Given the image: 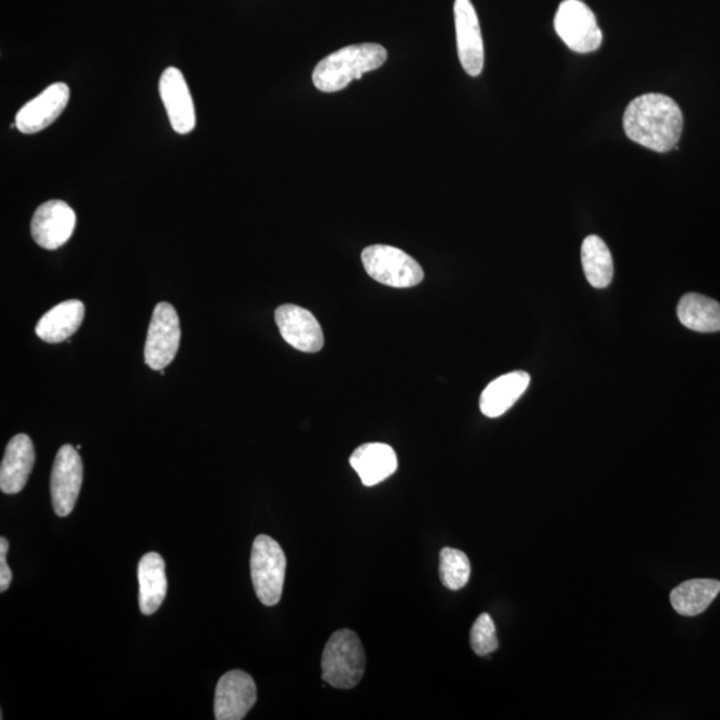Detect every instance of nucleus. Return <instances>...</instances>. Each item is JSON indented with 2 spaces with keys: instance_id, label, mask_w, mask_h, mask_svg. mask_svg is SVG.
<instances>
[{
  "instance_id": "1",
  "label": "nucleus",
  "mask_w": 720,
  "mask_h": 720,
  "mask_svg": "<svg viewBox=\"0 0 720 720\" xmlns=\"http://www.w3.org/2000/svg\"><path fill=\"white\" fill-rule=\"evenodd\" d=\"M626 136L632 142L657 152L676 150L683 132V113L676 100L663 93H644L627 106Z\"/></svg>"
},
{
  "instance_id": "2",
  "label": "nucleus",
  "mask_w": 720,
  "mask_h": 720,
  "mask_svg": "<svg viewBox=\"0 0 720 720\" xmlns=\"http://www.w3.org/2000/svg\"><path fill=\"white\" fill-rule=\"evenodd\" d=\"M387 60L383 46L362 43L343 47L320 60L312 72V83L319 91L337 92L352 80L382 67Z\"/></svg>"
},
{
  "instance_id": "3",
  "label": "nucleus",
  "mask_w": 720,
  "mask_h": 720,
  "mask_svg": "<svg viewBox=\"0 0 720 720\" xmlns=\"http://www.w3.org/2000/svg\"><path fill=\"white\" fill-rule=\"evenodd\" d=\"M366 656L356 632L339 630L327 642L322 657V678L339 690H350L363 678Z\"/></svg>"
},
{
  "instance_id": "4",
  "label": "nucleus",
  "mask_w": 720,
  "mask_h": 720,
  "mask_svg": "<svg viewBox=\"0 0 720 720\" xmlns=\"http://www.w3.org/2000/svg\"><path fill=\"white\" fill-rule=\"evenodd\" d=\"M251 578L253 590L264 606H276L282 598L286 577V556L277 540L259 536L251 551Z\"/></svg>"
},
{
  "instance_id": "5",
  "label": "nucleus",
  "mask_w": 720,
  "mask_h": 720,
  "mask_svg": "<svg viewBox=\"0 0 720 720\" xmlns=\"http://www.w3.org/2000/svg\"><path fill=\"white\" fill-rule=\"evenodd\" d=\"M362 262L372 279L396 289H409L424 279L423 269L417 260L397 247H367L362 252Z\"/></svg>"
},
{
  "instance_id": "6",
  "label": "nucleus",
  "mask_w": 720,
  "mask_h": 720,
  "mask_svg": "<svg viewBox=\"0 0 720 720\" xmlns=\"http://www.w3.org/2000/svg\"><path fill=\"white\" fill-rule=\"evenodd\" d=\"M553 27L570 50L579 53L597 51L603 36L597 18L582 0H564L560 3Z\"/></svg>"
},
{
  "instance_id": "7",
  "label": "nucleus",
  "mask_w": 720,
  "mask_h": 720,
  "mask_svg": "<svg viewBox=\"0 0 720 720\" xmlns=\"http://www.w3.org/2000/svg\"><path fill=\"white\" fill-rule=\"evenodd\" d=\"M180 343L179 317L170 303H159L153 309L144 344V362L160 371L177 357Z\"/></svg>"
},
{
  "instance_id": "8",
  "label": "nucleus",
  "mask_w": 720,
  "mask_h": 720,
  "mask_svg": "<svg viewBox=\"0 0 720 720\" xmlns=\"http://www.w3.org/2000/svg\"><path fill=\"white\" fill-rule=\"evenodd\" d=\"M83 483V463L71 444L60 447L51 472L52 507L58 517H67L77 504Z\"/></svg>"
},
{
  "instance_id": "9",
  "label": "nucleus",
  "mask_w": 720,
  "mask_h": 720,
  "mask_svg": "<svg viewBox=\"0 0 720 720\" xmlns=\"http://www.w3.org/2000/svg\"><path fill=\"white\" fill-rule=\"evenodd\" d=\"M77 226L76 212L63 200L39 206L31 220V236L46 250H57L69 242Z\"/></svg>"
},
{
  "instance_id": "10",
  "label": "nucleus",
  "mask_w": 720,
  "mask_h": 720,
  "mask_svg": "<svg viewBox=\"0 0 720 720\" xmlns=\"http://www.w3.org/2000/svg\"><path fill=\"white\" fill-rule=\"evenodd\" d=\"M159 93L173 131L186 136L196 129V106L182 71L166 69L159 79Z\"/></svg>"
},
{
  "instance_id": "11",
  "label": "nucleus",
  "mask_w": 720,
  "mask_h": 720,
  "mask_svg": "<svg viewBox=\"0 0 720 720\" xmlns=\"http://www.w3.org/2000/svg\"><path fill=\"white\" fill-rule=\"evenodd\" d=\"M453 16L460 63L470 77H478L484 66V47L479 19L471 0H456Z\"/></svg>"
},
{
  "instance_id": "12",
  "label": "nucleus",
  "mask_w": 720,
  "mask_h": 720,
  "mask_svg": "<svg viewBox=\"0 0 720 720\" xmlns=\"http://www.w3.org/2000/svg\"><path fill=\"white\" fill-rule=\"evenodd\" d=\"M257 702V686L249 673L240 670L226 672L216 690V719L242 720Z\"/></svg>"
},
{
  "instance_id": "13",
  "label": "nucleus",
  "mask_w": 720,
  "mask_h": 720,
  "mask_svg": "<svg viewBox=\"0 0 720 720\" xmlns=\"http://www.w3.org/2000/svg\"><path fill=\"white\" fill-rule=\"evenodd\" d=\"M280 336L293 349L303 352L322 350L324 337L316 317L309 310L296 304H283L276 311Z\"/></svg>"
},
{
  "instance_id": "14",
  "label": "nucleus",
  "mask_w": 720,
  "mask_h": 720,
  "mask_svg": "<svg viewBox=\"0 0 720 720\" xmlns=\"http://www.w3.org/2000/svg\"><path fill=\"white\" fill-rule=\"evenodd\" d=\"M70 102V87L66 83H53L27 102L16 118L17 129L22 133H37L47 129L62 116Z\"/></svg>"
},
{
  "instance_id": "15",
  "label": "nucleus",
  "mask_w": 720,
  "mask_h": 720,
  "mask_svg": "<svg viewBox=\"0 0 720 720\" xmlns=\"http://www.w3.org/2000/svg\"><path fill=\"white\" fill-rule=\"evenodd\" d=\"M33 464H36V450L32 440L26 433H18L6 447L2 466H0V489L10 496L22 491Z\"/></svg>"
},
{
  "instance_id": "16",
  "label": "nucleus",
  "mask_w": 720,
  "mask_h": 720,
  "mask_svg": "<svg viewBox=\"0 0 720 720\" xmlns=\"http://www.w3.org/2000/svg\"><path fill=\"white\" fill-rule=\"evenodd\" d=\"M350 464L367 487L377 486L390 478L398 469V458L392 447L384 443H367L352 452Z\"/></svg>"
},
{
  "instance_id": "17",
  "label": "nucleus",
  "mask_w": 720,
  "mask_h": 720,
  "mask_svg": "<svg viewBox=\"0 0 720 720\" xmlns=\"http://www.w3.org/2000/svg\"><path fill=\"white\" fill-rule=\"evenodd\" d=\"M530 382L531 378L524 371H513L492 380L480 397V411L489 418L502 417L523 396Z\"/></svg>"
},
{
  "instance_id": "18",
  "label": "nucleus",
  "mask_w": 720,
  "mask_h": 720,
  "mask_svg": "<svg viewBox=\"0 0 720 720\" xmlns=\"http://www.w3.org/2000/svg\"><path fill=\"white\" fill-rule=\"evenodd\" d=\"M139 607L143 616H152L162 606L167 593L166 563L157 552H149L138 566Z\"/></svg>"
},
{
  "instance_id": "19",
  "label": "nucleus",
  "mask_w": 720,
  "mask_h": 720,
  "mask_svg": "<svg viewBox=\"0 0 720 720\" xmlns=\"http://www.w3.org/2000/svg\"><path fill=\"white\" fill-rule=\"evenodd\" d=\"M84 304L72 299L59 303L40 318L36 332L47 343H60L71 338L82 324Z\"/></svg>"
},
{
  "instance_id": "20",
  "label": "nucleus",
  "mask_w": 720,
  "mask_h": 720,
  "mask_svg": "<svg viewBox=\"0 0 720 720\" xmlns=\"http://www.w3.org/2000/svg\"><path fill=\"white\" fill-rule=\"evenodd\" d=\"M719 592V580L691 579L671 591L670 602L680 616L697 617L709 609Z\"/></svg>"
},
{
  "instance_id": "21",
  "label": "nucleus",
  "mask_w": 720,
  "mask_h": 720,
  "mask_svg": "<svg viewBox=\"0 0 720 720\" xmlns=\"http://www.w3.org/2000/svg\"><path fill=\"white\" fill-rule=\"evenodd\" d=\"M678 318L692 331H720V303L700 293H686L678 304Z\"/></svg>"
},
{
  "instance_id": "22",
  "label": "nucleus",
  "mask_w": 720,
  "mask_h": 720,
  "mask_svg": "<svg viewBox=\"0 0 720 720\" xmlns=\"http://www.w3.org/2000/svg\"><path fill=\"white\" fill-rule=\"evenodd\" d=\"M582 266L587 280L596 289H604L613 277L609 247L597 236L587 237L582 244Z\"/></svg>"
},
{
  "instance_id": "23",
  "label": "nucleus",
  "mask_w": 720,
  "mask_h": 720,
  "mask_svg": "<svg viewBox=\"0 0 720 720\" xmlns=\"http://www.w3.org/2000/svg\"><path fill=\"white\" fill-rule=\"evenodd\" d=\"M471 564L463 551L446 547L440 551L439 576L447 589L457 591L469 583Z\"/></svg>"
},
{
  "instance_id": "24",
  "label": "nucleus",
  "mask_w": 720,
  "mask_h": 720,
  "mask_svg": "<svg viewBox=\"0 0 720 720\" xmlns=\"http://www.w3.org/2000/svg\"><path fill=\"white\" fill-rule=\"evenodd\" d=\"M470 643L473 652L479 657L490 656L499 647L496 624L489 613H482L473 623L470 633Z\"/></svg>"
},
{
  "instance_id": "25",
  "label": "nucleus",
  "mask_w": 720,
  "mask_h": 720,
  "mask_svg": "<svg viewBox=\"0 0 720 720\" xmlns=\"http://www.w3.org/2000/svg\"><path fill=\"white\" fill-rule=\"evenodd\" d=\"M7 551H9V540L0 538V591L9 590L12 582V572L7 564Z\"/></svg>"
}]
</instances>
